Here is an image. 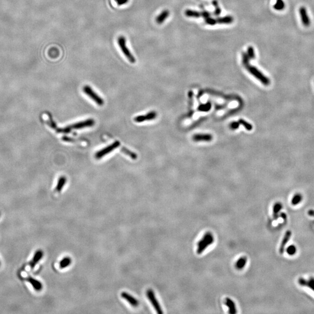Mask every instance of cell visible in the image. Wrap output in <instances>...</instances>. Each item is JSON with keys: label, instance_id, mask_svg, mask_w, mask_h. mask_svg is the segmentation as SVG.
Here are the masks:
<instances>
[{"label": "cell", "instance_id": "4316f807", "mask_svg": "<svg viewBox=\"0 0 314 314\" xmlns=\"http://www.w3.org/2000/svg\"><path fill=\"white\" fill-rule=\"evenodd\" d=\"M211 108V104L210 103H208L205 104H202L198 107V110L203 112H207L210 110Z\"/></svg>", "mask_w": 314, "mask_h": 314}, {"label": "cell", "instance_id": "5bb4252c", "mask_svg": "<svg viewBox=\"0 0 314 314\" xmlns=\"http://www.w3.org/2000/svg\"><path fill=\"white\" fill-rule=\"evenodd\" d=\"M42 256H43V252H42V251L38 250L36 252V253H35V254L33 256V260L30 262V266L32 269L34 268V267L37 264V263H38L40 261V260L41 259V258L42 257Z\"/></svg>", "mask_w": 314, "mask_h": 314}, {"label": "cell", "instance_id": "d590c367", "mask_svg": "<svg viewBox=\"0 0 314 314\" xmlns=\"http://www.w3.org/2000/svg\"><path fill=\"white\" fill-rule=\"evenodd\" d=\"M210 16V14L209 12H207V11H204L201 13V17H203L204 19H207Z\"/></svg>", "mask_w": 314, "mask_h": 314}, {"label": "cell", "instance_id": "d6986e66", "mask_svg": "<svg viewBox=\"0 0 314 314\" xmlns=\"http://www.w3.org/2000/svg\"><path fill=\"white\" fill-rule=\"evenodd\" d=\"M247 261V259L246 257H245V256H244V257H241L236 263L235 266L236 269L238 270L242 269L246 265Z\"/></svg>", "mask_w": 314, "mask_h": 314}, {"label": "cell", "instance_id": "9a60e30c", "mask_svg": "<svg viewBox=\"0 0 314 314\" xmlns=\"http://www.w3.org/2000/svg\"><path fill=\"white\" fill-rule=\"evenodd\" d=\"M27 281L32 285V286L36 290L40 291L42 289V285L38 280L32 277H28L27 279Z\"/></svg>", "mask_w": 314, "mask_h": 314}, {"label": "cell", "instance_id": "277c9868", "mask_svg": "<svg viewBox=\"0 0 314 314\" xmlns=\"http://www.w3.org/2000/svg\"><path fill=\"white\" fill-rule=\"evenodd\" d=\"M120 146V142L118 141H116L113 143L106 147L105 148L99 150L95 154V158L97 159H100L104 156L105 155L109 154L115 148H118Z\"/></svg>", "mask_w": 314, "mask_h": 314}, {"label": "cell", "instance_id": "e575fe53", "mask_svg": "<svg viewBox=\"0 0 314 314\" xmlns=\"http://www.w3.org/2000/svg\"><path fill=\"white\" fill-rule=\"evenodd\" d=\"M118 5H122L126 4L129 0H115Z\"/></svg>", "mask_w": 314, "mask_h": 314}, {"label": "cell", "instance_id": "83f0119b", "mask_svg": "<svg viewBox=\"0 0 314 314\" xmlns=\"http://www.w3.org/2000/svg\"><path fill=\"white\" fill-rule=\"evenodd\" d=\"M238 123L242 125H243L244 127L247 131H251L252 129V126L243 119H240L238 121Z\"/></svg>", "mask_w": 314, "mask_h": 314}, {"label": "cell", "instance_id": "d6a6232c", "mask_svg": "<svg viewBox=\"0 0 314 314\" xmlns=\"http://www.w3.org/2000/svg\"><path fill=\"white\" fill-rule=\"evenodd\" d=\"M205 22L207 24L210 25H215L217 23L216 19H213L212 18H211L210 17H209L208 18L205 19Z\"/></svg>", "mask_w": 314, "mask_h": 314}, {"label": "cell", "instance_id": "30bf717a", "mask_svg": "<svg viewBox=\"0 0 314 314\" xmlns=\"http://www.w3.org/2000/svg\"><path fill=\"white\" fill-rule=\"evenodd\" d=\"M299 284L301 286L307 287L311 290L314 291V278H310L308 280H306L303 278H299L298 279Z\"/></svg>", "mask_w": 314, "mask_h": 314}, {"label": "cell", "instance_id": "ffe728a7", "mask_svg": "<svg viewBox=\"0 0 314 314\" xmlns=\"http://www.w3.org/2000/svg\"><path fill=\"white\" fill-rule=\"evenodd\" d=\"M71 263H72V260L70 257L66 256V257L64 258L60 262V268L61 269H64L68 266H69Z\"/></svg>", "mask_w": 314, "mask_h": 314}, {"label": "cell", "instance_id": "4dcf8cb0", "mask_svg": "<svg viewBox=\"0 0 314 314\" xmlns=\"http://www.w3.org/2000/svg\"><path fill=\"white\" fill-rule=\"evenodd\" d=\"M212 4H213V5L215 7V8H216V9H215V12H214L213 14H214V15H215V16H218V15H219V14L221 13V9L219 8V7H218V3H217V1H215H215H213Z\"/></svg>", "mask_w": 314, "mask_h": 314}, {"label": "cell", "instance_id": "8fae6325", "mask_svg": "<svg viewBox=\"0 0 314 314\" xmlns=\"http://www.w3.org/2000/svg\"><path fill=\"white\" fill-rule=\"evenodd\" d=\"M291 236V232L290 231H288L286 233H285L283 238L282 240V241L281 242L280 246L279 247V252L282 254L284 252L285 247H286L288 241H289L290 237Z\"/></svg>", "mask_w": 314, "mask_h": 314}, {"label": "cell", "instance_id": "8d00e7d4", "mask_svg": "<svg viewBox=\"0 0 314 314\" xmlns=\"http://www.w3.org/2000/svg\"><path fill=\"white\" fill-rule=\"evenodd\" d=\"M308 214L310 217L314 218V210H312V209L309 210L308 212Z\"/></svg>", "mask_w": 314, "mask_h": 314}, {"label": "cell", "instance_id": "74e56055", "mask_svg": "<svg viewBox=\"0 0 314 314\" xmlns=\"http://www.w3.org/2000/svg\"><path fill=\"white\" fill-rule=\"evenodd\" d=\"M280 217H282V218L283 219H284V220L286 219V213H280Z\"/></svg>", "mask_w": 314, "mask_h": 314}, {"label": "cell", "instance_id": "5b68a950", "mask_svg": "<svg viewBox=\"0 0 314 314\" xmlns=\"http://www.w3.org/2000/svg\"><path fill=\"white\" fill-rule=\"evenodd\" d=\"M147 296L150 301L151 302V304L156 310V312L160 314L163 313V311L162 310V308L160 306V303H158V300H157L156 298L155 297V293L151 289H148L147 291Z\"/></svg>", "mask_w": 314, "mask_h": 314}, {"label": "cell", "instance_id": "f1b7e54d", "mask_svg": "<svg viewBox=\"0 0 314 314\" xmlns=\"http://www.w3.org/2000/svg\"><path fill=\"white\" fill-rule=\"evenodd\" d=\"M286 252L289 255H293L296 253L297 248L294 245H290L287 248Z\"/></svg>", "mask_w": 314, "mask_h": 314}, {"label": "cell", "instance_id": "836d02e7", "mask_svg": "<svg viewBox=\"0 0 314 314\" xmlns=\"http://www.w3.org/2000/svg\"><path fill=\"white\" fill-rule=\"evenodd\" d=\"M239 125H240V123L238 122H232L230 124V127H231V129L236 130V129H238V127H239Z\"/></svg>", "mask_w": 314, "mask_h": 314}, {"label": "cell", "instance_id": "484cf974", "mask_svg": "<svg viewBox=\"0 0 314 314\" xmlns=\"http://www.w3.org/2000/svg\"><path fill=\"white\" fill-rule=\"evenodd\" d=\"M122 151L124 154H126L127 155H128L129 157H131V158L132 159H133V160H136V159H137V155H136L135 153L132 152L131 151L127 149V148H125V147H122Z\"/></svg>", "mask_w": 314, "mask_h": 314}, {"label": "cell", "instance_id": "2e32d148", "mask_svg": "<svg viewBox=\"0 0 314 314\" xmlns=\"http://www.w3.org/2000/svg\"><path fill=\"white\" fill-rule=\"evenodd\" d=\"M169 15V11L168 10L163 11L160 15L156 17V22L158 24H162Z\"/></svg>", "mask_w": 314, "mask_h": 314}, {"label": "cell", "instance_id": "9c48e42d", "mask_svg": "<svg viewBox=\"0 0 314 314\" xmlns=\"http://www.w3.org/2000/svg\"><path fill=\"white\" fill-rule=\"evenodd\" d=\"M121 297L123 299H125L126 301H127L128 303H129L132 307H137L138 306L139 303H138L137 299L136 298L133 297L131 294H128L127 293L122 292L121 293Z\"/></svg>", "mask_w": 314, "mask_h": 314}, {"label": "cell", "instance_id": "8992f818", "mask_svg": "<svg viewBox=\"0 0 314 314\" xmlns=\"http://www.w3.org/2000/svg\"><path fill=\"white\" fill-rule=\"evenodd\" d=\"M94 123H95V122L93 119H87V120H85V121H81V122L74 123V124H73L72 125H70L68 127H69V129L70 130V131H72V130H73V129H83V128H84V127L93 126L94 125Z\"/></svg>", "mask_w": 314, "mask_h": 314}, {"label": "cell", "instance_id": "ac0fdd59", "mask_svg": "<svg viewBox=\"0 0 314 314\" xmlns=\"http://www.w3.org/2000/svg\"><path fill=\"white\" fill-rule=\"evenodd\" d=\"M282 208V205L280 203H276L273 208V217L274 219H277L279 217V213Z\"/></svg>", "mask_w": 314, "mask_h": 314}, {"label": "cell", "instance_id": "7a4b0ae2", "mask_svg": "<svg viewBox=\"0 0 314 314\" xmlns=\"http://www.w3.org/2000/svg\"><path fill=\"white\" fill-rule=\"evenodd\" d=\"M83 90L84 93L87 95L93 101H94L97 104H98L99 106L103 105L104 102L103 99H102L100 97H99L90 86L88 85H85L83 88Z\"/></svg>", "mask_w": 314, "mask_h": 314}, {"label": "cell", "instance_id": "4fadbf2b", "mask_svg": "<svg viewBox=\"0 0 314 314\" xmlns=\"http://www.w3.org/2000/svg\"><path fill=\"white\" fill-rule=\"evenodd\" d=\"M213 241H214L213 237V236H211L205 242H204V243L201 246H200L198 247L197 251V254H201L204 250H205V249L208 246H209L211 244H212L213 243Z\"/></svg>", "mask_w": 314, "mask_h": 314}, {"label": "cell", "instance_id": "cb8c5ba5", "mask_svg": "<svg viewBox=\"0 0 314 314\" xmlns=\"http://www.w3.org/2000/svg\"><path fill=\"white\" fill-rule=\"evenodd\" d=\"M303 199V197L300 194H295L291 199V204L293 205H297L301 203Z\"/></svg>", "mask_w": 314, "mask_h": 314}, {"label": "cell", "instance_id": "7402d4cb", "mask_svg": "<svg viewBox=\"0 0 314 314\" xmlns=\"http://www.w3.org/2000/svg\"><path fill=\"white\" fill-rule=\"evenodd\" d=\"M185 15L187 17H192V18L201 17V13L198 12L197 11L190 10V9L186 10L185 11Z\"/></svg>", "mask_w": 314, "mask_h": 314}, {"label": "cell", "instance_id": "7c38bea8", "mask_svg": "<svg viewBox=\"0 0 314 314\" xmlns=\"http://www.w3.org/2000/svg\"><path fill=\"white\" fill-rule=\"evenodd\" d=\"M193 140L195 141H209L212 140V136L209 134H198L193 136Z\"/></svg>", "mask_w": 314, "mask_h": 314}, {"label": "cell", "instance_id": "1f68e13d", "mask_svg": "<svg viewBox=\"0 0 314 314\" xmlns=\"http://www.w3.org/2000/svg\"><path fill=\"white\" fill-rule=\"evenodd\" d=\"M248 60L249 58L247 54L242 53V63H243L246 66L248 65Z\"/></svg>", "mask_w": 314, "mask_h": 314}, {"label": "cell", "instance_id": "d4e9b609", "mask_svg": "<svg viewBox=\"0 0 314 314\" xmlns=\"http://www.w3.org/2000/svg\"><path fill=\"white\" fill-rule=\"evenodd\" d=\"M274 8L277 11L283 10L285 8V3L283 0H276L275 4L274 5Z\"/></svg>", "mask_w": 314, "mask_h": 314}, {"label": "cell", "instance_id": "603a6c76", "mask_svg": "<svg viewBox=\"0 0 314 314\" xmlns=\"http://www.w3.org/2000/svg\"><path fill=\"white\" fill-rule=\"evenodd\" d=\"M216 20L217 23H219L229 24L232 23L233 21V18L231 16H226L223 18H219Z\"/></svg>", "mask_w": 314, "mask_h": 314}, {"label": "cell", "instance_id": "52a82bcc", "mask_svg": "<svg viewBox=\"0 0 314 314\" xmlns=\"http://www.w3.org/2000/svg\"><path fill=\"white\" fill-rule=\"evenodd\" d=\"M301 22L305 27H309L311 24V21L308 14L307 9L304 7H301L299 9Z\"/></svg>", "mask_w": 314, "mask_h": 314}, {"label": "cell", "instance_id": "e0dca14e", "mask_svg": "<svg viewBox=\"0 0 314 314\" xmlns=\"http://www.w3.org/2000/svg\"><path fill=\"white\" fill-rule=\"evenodd\" d=\"M225 304L226 305V306L227 307H229V313H232V314L236 313L237 311H236V306H235V304L232 300L231 299H230L229 298H226Z\"/></svg>", "mask_w": 314, "mask_h": 314}, {"label": "cell", "instance_id": "44dd1931", "mask_svg": "<svg viewBox=\"0 0 314 314\" xmlns=\"http://www.w3.org/2000/svg\"><path fill=\"white\" fill-rule=\"evenodd\" d=\"M66 182V178L64 176L61 177L58 180V184H57V185L56 187V189H55L56 191L58 192L61 191L62 190V188L64 186Z\"/></svg>", "mask_w": 314, "mask_h": 314}, {"label": "cell", "instance_id": "ba28073f", "mask_svg": "<svg viewBox=\"0 0 314 314\" xmlns=\"http://www.w3.org/2000/svg\"><path fill=\"white\" fill-rule=\"evenodd\" d=\"M156 113L155 111H151L147 113L146 115H140L134 118V121L137 123L151 121L154 119L156 117Z\"/></svg>", "mask_w": 314, "mask_h": 314}, {"label": "cell", "instance_id": "3957f363", "mask_svg": "<svg viewBox=\"0 0 314 314\" xmlns=\"http://www.w3.org/2000/svg\"><path fill=\"white\" fill-rule=\"evenodd\" d=\"M246 68L248 69V70L251 74L253 76H254L256 79H258L261 82L264 84V85H268L270 84V80L269 79L264 76L260 70H258L255 67L250 66L249 65L246 66Z\"/></svg>", "mask_w": 314, "mask_h": 314}, {"label": "cell", "instance_id": "f546056e", "mask_svg": "<svg viewBox=\"0 0 314 314\" xmlns=\"http://www.w3.org/2000/svg\"><path fill=\"white\" fill-rule=\"evenodd\" d=\"M247 55L248 56L249 59H254L255 58V53H254V48L250 46L248 48V51H247Z\"/></svg>", "mask_w": 314, "mask_h": 314}, {"label": "cell", "instance_id": "6da1fadb", "mask_svg": "<svg viewBox=\"0 0 314 314\" xmlns=\"http://www.w3.org/2000/svg\"><path fill=\"white\" fill-rule=\"evenodd\" d=\"M118 45L123 53V54L125 55V56L127 58V59L129 60L131 63L134 64L136 62V60L134 58V56L133 55L129 49L128 48L126 45V40L124 36H120L119 37L118 39Z\"/></svg>", "mask_w": 314, "mask_h": 314}]
</instances>
